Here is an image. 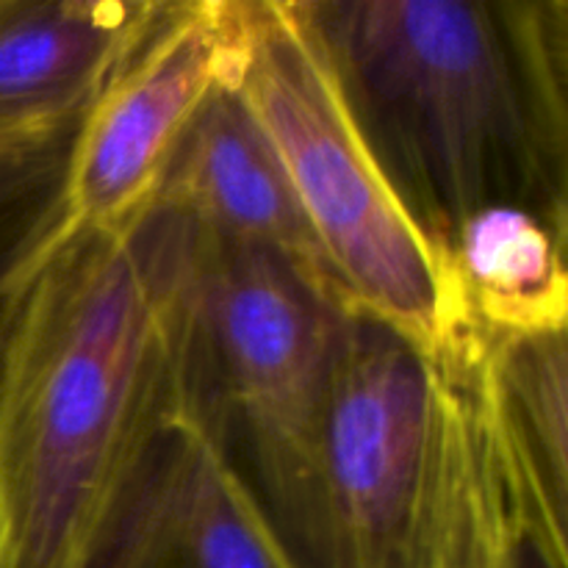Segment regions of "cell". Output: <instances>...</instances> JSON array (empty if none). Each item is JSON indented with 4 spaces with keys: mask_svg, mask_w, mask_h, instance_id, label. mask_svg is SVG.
<instances>
[{
    "mask_svg": "<svg viewBox=\"0 0 568 568\" xmlns=\"http://www.w3.org/2000/svg\"><path fill=\"white\" fill-rule=\"evenodd\" d=\"M236 64L189 122L153 197L205 231L275 250L327 277L281 161L239 92Z\"/></svg>",
    "mask_w": 568,
    "mask_h": 568,
    "instance_id": "obj_10",
    "label": "cell"
},
{
    "mask_svg": "<svg viewBox=\"0 0 568 568\" xmlns=\"http://www.w3.org/2000/svg\"><path fill=\"white\" fill-rule=\"evenodd\" d=\"M192 220L150 197L75 225L44 264L0 386V568H75L161 416Z\"/></svg>",
    "mask_w": 568,
    "mask_h": 568,
    "instance_id": "obj_2",
    "label": "cell"
},
{
    "mask_svg": "<svg viewBox=\"0 0 568 568\" xmlns=\"http://www.w3.org/2000/svg\"><path fill=\"white\" fill-rule=\"evenodd\" d=\"M353 308L311 266L192 220L178 408L209 438L292 568L314 566L316 458Z\"/></svg>",
    "mask_w": 568,
    "mask_h": 568,
    "instance_id": "obj_3",
    "label": "cell"
},
{
    "mask_svg": "<svg viewBox=\"0 0 568 568\" xmlns=\"http://www.w3.org/2000/svg\"><path fill=\"white\" fill-rule=\"evenodd\" d=\"M444 375L388 322L353 308L316 458L311 568H430Z\"/></svg>",
    "mask_w": 568,
    "mask_h": 568,
    "instance_id": "obj_5",
    "label": "cell"
},
{
    "mask_svg": "<svg viewBox=\"0 0 568 568\" xmlns=\"http://www.w3.org/2000/svg\"><path fill=\"white\" fill-rule=\"evenodd\" d=\"M568 231L514 205L471 214L444 247L475 333L566 331Z\"/></svg>",
    "mask_w": 568,
    "mask_h": 568,
    "instance_id": "obj_11",
    "label": "cell"
},
{
    "mask_svg": "<svg viewBox=\"0 0 568 568\" xmlns=\"http://www.w3.org/2000/svg\"><path fill=\"white\" fill-rule=\"evenodd\" d=\"M566 336V331L527 336L480 333L475 358L460 366L471 375L514 475L536 494L549 521L568 532Z\"/></svg>",
    "mask_w": 568,
    "mask_h": 568,
    "instance_id": "obj_12",
    "label": "cell"
},
{
    "mask_svg": "<svg viewBox=\"0 0 568 568\" xmlns=\"http://www.w3.org/2000/svg\"><path fill=\"white\" fill-rule=\"evenodd\" d=\"M394 197L438 250L514 205L568 231L566 0H292Z\"/></svg>",
    "mask_w": 568,
    "mask_h": 568,
    "instance_id": "obj_1",
    "label": "cell"
},
{
    "mask_svg": "<svg viewBox=\"0 0 568 568\" xmlns=\"http://www.w3.org/2000/svg\"><path fill=\"white\" fill-rule=\"evenodd\" d=\"M164 0H0V142L87 114Z\"/></svg>",
    "mask_w": 568,
    "mask_h": 568,
    "instance_id": "obj_9",
    "label": "cell"
},
{
    "mask_svg": "<svg viewBox=\"0 0 568 568\" xmlns=\"http://www.w3.org/2000/svg\"><path fill=\"white\" fill-rule=\"evenodd\" d=\"M75 568H292L209 438L178 408L159 419Z\"/></svg>",
    "mask_w": 568,
    "mask_h": 568,
    "instance_id": "obj_7",
    "label": "cell"
},
{
    "mask_svg": "<svg viewBox=\"0 0 568 568\" xmlns=\"http://www.w3.org/2000/svg\"><path fill=\"white\" fill-rule=\"evenodd\" d=\"M242 50V0H164L131 59L78 128L75 225H116L159 189L170 155Z\"/></svg>",
    "mask_w": 568,
    "mask_h": 568,
    "instance_id": "obj_6",
    "label": "cell"
},
{
    "mask_svg": "<svg viewBox=\"0 0 568 568\" xmlns=\"http://www.w3.org/2000/svg\"><path fill=\"white\" fill-rule=\"evenodd\" d=\"M236 87L281 161L333 286L405 333L438 369L464 364L477 333L447 261L394 197L292 0H242Z\"/></svg>",
    "mask_w": 568,
    "mask_h": 568,
    "instance_id": "obj_4",
    "label": "cell"
},
{
    "mask_svg": "<svg viewBox=\"0 0 568 568\" xmlns=\"http://www.w3.org/2000/svg\"><path fill=\"white\" fill-rule=\"evenodd\" d=\"M83 116L0 142V386L33 286L75 227L70 161Z\"/></svg>",
    "mask_w": 568,
    "mask_h": 568,
    "instance_id": "obj_13",
    "label": "cell"
},
{
    "mask_svg": "<svg viewBox=\"0 0 568 568\" xmlns=\"http://www.w3.org/2000/svg\"><path fill=\"white\" fill-rule=\"evenodd\" d=\"M442 375L430 568H568L566 532L510 471L469 372Z\"/></svg>",
    "mask_w": 568,
    "mask_h": 568,
    "instance_id": "obj_8",
    "label": "cell"
}]
</instances>
